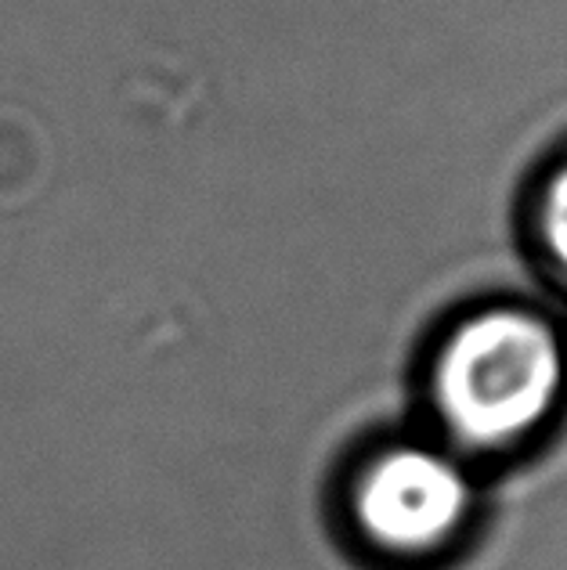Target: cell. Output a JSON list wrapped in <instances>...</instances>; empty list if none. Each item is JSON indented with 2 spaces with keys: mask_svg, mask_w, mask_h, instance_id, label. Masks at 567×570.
I'll return each mask as SVG.
<instances>
[{
  "mask_svg": "<svg viewBox=\"0 0 567 570\" xmlns=\"http://www.w3.org/2000/svg\"><path fill=\"white\" fill-rule=\"evenodd\" d=\"M567 347L554 322L517 304L459 318L427 372L441 438L459 455H502L528 444L564 401Z\"/></svg>",
  "mask_w": 567,
  "mask_h": 570,
  "instance_id": "1",
  "label": "cell"
},
{
  "mask_svg": "<svg viewBox=\"0 0 567 570\" xmlns=\"http://www.w3.org/2000/svg\"><path fill=\"white\" fill-rule=\"evenodd\" d=\"M535 243L560 282H567V156L546 174L535 199Z\"/></svg>",
  "mask_w": 567,
  "mask_h": 570,
  "instance_id": "3",
  "label": "cell"
},
{
  "mask_svg": "<svg viewBox=\"0 0 567 570\" xmlns=\"http://www.w3.org/2000/svg\"><path fill=\"white\" fill-rule=\"evenodd\" d=\"M477 491L467 462L444 441H391L369 452L348 484L351 531L383 560L412 563L467 531Z\"/></svg>",
  "mask_w": 567,
  "mask_h": 570,
  "instance_id": "2",
  "label": "cell"
}]
</instances>
